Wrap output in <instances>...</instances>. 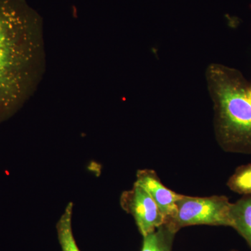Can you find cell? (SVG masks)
I'll list each match as a JSON object with an SVG mask.
<instances>
[{"instance_id":"52a82bcc","label":"cell","mask_w":251,"mask_h":251,"mask_svg":"<svg viewBox=\"0 0 251 251\" xmlns=\"http://www.w3.org/2000/svg\"><path fill=\"white\" fill-rule=\"evenodd\" d=\"M176 233L170 225L165 223L151 233L143 237L140 251H173Z\"/></svg>"},{"instance_id":"6da1fadb","label":"cell","mask_w":251,"mask_h":251,"mask_svg":"<svg viewBox=\"0 0 251 251\" xmlns=\"http://www.w3.org/2000/svg\"><path fill=\"white\" fill-rule=\"evenodd\" d=\"M46 69L42 18L27 0H0V123L34 95Z\"/></svg>"},{"instance_id":"277c9868","label":"cell","mask_w":251,"mask_h":251,"mask_svg":"<svg viewBox=\"0 0 251 251\" xmlns=\"http://www.w3.org/2000/svg\"><path fill=\"white\" fill-rule=\"evenodd\" d=\"M122 207L134 218L143 237L165 224V218L153 198L143 188L135 183L129 191L122 193Z\"/></svg>"},{"instance_id":"9c48e42d","label":"cell","mask_w":251,"mask_h":251,"mask_svg":"<svg viewBox=\"0 0 251 251\" xmlns=\"http://www.w3.org/2000/svg\"><path fill=\"white\" fill-rule=\"evenodd\" d=\"M227 186L238 194L251 195V163L238 167L229 178Z\"/></svg>"},{"instance_id":"8992f818","label":"cell","mask_w":251,"mask_h":251,"mask_svg":"<svg viewBox=\"0 0 251 251\" xmlns=\"http://www.w3.org/2000/svg\"><path fill=\"white\" fill-rule=\"evenodd\" d=\"M230 216L231 227L244 238L251 249V195L243 196L232 203Z\"/></svg>"},{"instance_id":"3957f363","label":"cell","mask_w":251,"mask_h":251,"mask_svg":"<svg viewBox=\"0 0 251 251\" xmlns=\"http://www.w3.org/2000/svg\"><path fill=\"white\" fill-rule=\"evenodd\" d=\"M176 204L175 217L166 224L176 232L183 227L193 226L232 227V203L226 196L200 198L181 195Z\"/></svg>"},{"instance_id":"ba28073f","label":"cell","mask_w":251,"mask_h":251,"mask_svg":"<svg viewBox=\"0 0 251 251\" xmlns=\"http://www.w3.org/2000/svg\"><path fill=\"white\" fill-rule=\"evenodd\" d=\"M73 208L74 204L69 202L56 226L62 251H80L73 234Z\"/></svg>"},{"instance_id":"7a4b0ae2","label":"cell","mask_w":251,"mask_h":251,"mask_svg":"<svg viewBox=\"0 0 251 251\" xmlns=\"http://www.w3.org/2000/svg\"><path fill=\"white\" fill-rule=\"evenodd\" d=\"M205 75L220 146L227 152L251 153L249 82L237 69L218 63L209 64Z\"/></svg>"},{"instance_id":"8fae6325","label":"cell","mask_w":251,"mask_h":251,"mask_svg":"<svg viewBox=\"0 0 251 251\" xmlns=\"http://www.w3.org/2000/svg\"><path fill=\"white\" fill-rule=\"evenodd\" d=\"M238 251L237 250H232V251Z\"/></svg>"},{"instance_id":"5b68a950","label":"cell","mask_w":251,"mask_h":251,"mask_svg":"<svg viewBox=\"0 0 251 251\" xmlns=\"http://www.w3.org/2000/svg\"><path fill=\"white\" fill-rule=\"evenodd\" d=\"M135 183L143 188L153 198L164 216L165 223L169 222L175 217L176 213V203L181 197V194L167 188L161 182L156 172L149 169L138 171Z\"/></svg>"},{"instance_id":"30bf717a","label":"cell","mask_w":251,"mask_h":251,"mask_svg":"<svg viewBox=\"0 0 251 251\" xmlns=\"http://www.w3.org/2000/svg\"><path fill=\"white\" fill-rule=\"evenodd\" d=\"M249 94H250V97L251 98V84L249 83Z\"/></svg>"}]
</instances>
